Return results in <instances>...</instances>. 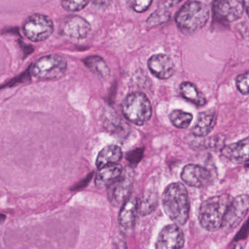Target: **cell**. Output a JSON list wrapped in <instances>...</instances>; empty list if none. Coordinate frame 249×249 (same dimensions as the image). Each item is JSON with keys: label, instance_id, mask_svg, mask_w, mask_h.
Segmentation results:
<instances>
[{"label": "cell", "instance_id": "obj_1", "mask_svg": "<svg viewBox=\"0 0 249 249\" xmlns=\"http://www.w3.org/2000/svg\"><path fill=\"white\" fill-rule=\"evenodd\" d=\"M162 206L167 216L178 226L187 222L190 211L189 193L183 183H170L162 195Z\"/></svg>", "mask_w": 249, "mask_h": 249}, {"label": "cell", "instance_id": "obj_2", "mask_svg": "<svg viewBox=\"0 0 249 249\" xmlns=\"http://www.w3.org/2000/svg\"><path fill=\"white\" fill-rule=\"evenodd\" d=\"M209 17V8L205 3L188 1L178 11L175 21L182 33L192 35L205 27Z\"/></svg>", "mask_w": 249, "mask_h": 249}, {"label": "cell", "instance_id": "obj_3", "mask_svg": "<svg viewBox=\"0 0 249 249\" xmlns=\"http://www.w3.org/2000/svg\"><path fill=\"white\" fill-rule=\"evenodd\" d=\"M232 196L227 194L212 196L201 205L199 221L207 231H215L222 227L227 209L232 200Z\"/></svg>", "mask_w": 249, "mask_h": 249}, {"label": "cell", "instance_id": "obj_4", "mask_svg": "<svg viewBox=\"0 0 249 249\" xmlns=\"http://www.w3.org/2000/svg\"><path fill=\"white\" fill-rule=\"evenodd\" d=\"M122 111L129 122L137 126H142L151 119L152 106L145 94L134 92L124 100Z\"/></svg>", "mask_w": 249, "mask_h": 249}, {"label": "cell", "instance_id": "obj_5", "mask_svg": "<svg viewBox=\"0 0 249 249\" xmlns=\"http://www.w3.org/2000/svg\"><path fill=\"white\" fill-rule=\"evenodd\" d=\"M68 62L63 56L49 54L39 58L32 67V75L40 80L57 79L65 75Z\"/></svg>", "mask_w": 249, "mask_h": 249}, {"label": "cell", "instance_id": "obj_6", "mask_svg": "<svg viewBox=\"0 0 249 249\" xmlns=\"http://www.w3.org/2000/svg\"><path fill=\"white\" fill-rule=\"evenodd\" d=\"M54 30V25L50 17L36 14L29 17L23 24V33L33 42L47 40Z\"/></svg>", "mask_w": 249, "mask_h": 249}, {"label": "cell", "instance_id": "obj_7", "mask_svg": "<svg viewBox=\"0 0 249 249\" xmlns=\"http://www.w3.org/2000/svg\"><path fill=\"white\" fill-rule=\"evenodd\" d=\"M133 189V176L129 170H124L119 178L107 187V196L114 207H121L129 197Z\"/></svg>", "mask_w": 249, "mask_h": 249}, {"label": "cell", "instance_id": "obj_8", "mask_svg": "<svg viewBox=\"0 0 249 249\" xmlns=\"http://www.w3.org/2000/svg\"><path fill=\"white\" fill-rule=\"evenodd\" d=\"M249 208V199L247 195H242L233 198L227 209L221 228L233 230L247 215Z\"/></svg>", "mask_w": 249, "mask_h": 249}, {"label": "cell", "instance_id": "obj_9", "mask_svg": "<svg viewBox=\"0 0 249 249\" xmlns=\"http://www.w3.org/2000/svg\"><path fill=\"white\" fill-rule=\"evenodd\" d=\"M185 237L177 224H169L163 227L157 237L156 248L158 249H181L184 246Z\"/></svg>", "mask_w": 249, "mask_h": 249}, {"label": "cell", "instance_id": "obj_10", "mask_svg": "<svg viewBox=\"0 0 249 249\" xmlns=\"http://www.w3.org/2000/svg\"><path fill=\"white\" fill-rule=\"evenodd\" d=\"M180 177L186 184L195 188L208 186L213 179L208 169L193 164H187L183 167Z\"/></svg>", "mask_w": 249, "mask_h": 249}, {"label": "cell", "instance_id": "obj_11", "mask_svg": "<svg viewBox=\"0 0 249 249\" xmlns=\"http://www.w3.org/2000/svg\"><path fill=\"white\" fill-rule=\"evenodd\" d=\"M61 30L66 37L82 40L88 36L91 31V26L83 17L78 15H70L64 19Z\"/></svg>", "mask_w": 249, "mask_h": 249}, {"label": "cell", "instance_id": "obj_12", "mask_svg": "<svg viewBox=\"0 0 249 249\" xmlns=\"http://www.w3.org/2000/svg\"><path fill=\"white\" fill-rule=\"evenodd\" d=\"M150 72L159 79L167 80L175 72V65L170 56L163 53L154 54L148 61Z\"/></svg>", "mask_w": 249, "mask_h": 249}, {"label": "cell", "instance_id": "obj_13", "mask_svg": "<svg viewBox=\"0 0 249 249\" xmlns=\"http://www.w3.org/2000/svg\"><path fill=\"white\" fill-rule=\"evenodd\" d=\"M214 11L220 19L226 22H232L243 17L244 9L238 0H227L214 2Z\"/></svg>", "mask_w": 249, "mask_h": 249}, {"label": "cell", "instance_id": "obj_14", "mask_svg": "<svg viewBox=\"0 0 249 249\" xmlns=\"http://www.w3.org/2000/svg\"><path fill=\"white\" fill-rule=\"evenodd\" d=\"M140 199L129 197L122 205L119 215V223L124 231H132L136 222L137 215L140 211Z\"/></svg>", "mask_w": 249, "mask_h": 249}, {"label": "cell", "instance_id": "obj_15", "mask_svg": "<svg viewBox=\"0 0 249 249\" xmlns=\"http://www.w3.org/2000/svg\"><path fill=\"white\" fill-rule=\"evenodd\" d=\"M249 138H246L238 142L223 147L221 154L231 162L243 164L249 162Z\"/></svg>", "mask_w": 249, "mask_h": 249}, {"label": "cell", "instance_id": "obj_16", "mask_svg": "<svg viewBox=\"0 0 249 249\" xmlns=\"http://www.w3.org/2000/svg\"><path fill=\"white\" fill-rule=\"evenodd\" d=\"M123 171V167L118 163L108 164L98 169L95 178L96 186L100 189L108 187L121 177Z\"/></svg>", "mask_w": 249, "mask_h": 249}, {"label": "cell", "instance_id": "obj_17", "mask_svg": "<svg viewBox=\"0 0 249 249\" xmlns=\"http://www.w3.org/2000/svg\"><path fill=\"white\" fill-rule=\"evenodd\" d=\"M216 123V113L215 110H206L198 115L197 120L192 129V132L195 136H207L212 132Z\"/></svg>", "mask_w": 249, "mask_h": 249}, {"label": "cell", "instance_id": "obj_18", "mask_svg": "<svg viewBox=\"0 0 249 249\" xmlns=\"http://www.w3.org/2000/svg\"><path fill=\"white\" fill-rule=\"evenodd\" d=\"M123 153L120 147L115 145H107L101 150L96 160L97 169L108 164H116L122 160Z\"/></svg>", "mask_w": 249, "mask_h": 249}, {"label": "cell", "instance_id": "obj_19", "mask_svg": "<svg viewBox=\"0 0 249 249\" xmlns=\"http://www.w3.org/2000/svg\"><path fill=\"white\" fill-rule=\"evenodd\" d=\"M180 94L188 101L195 106L202 107L206 104V99L204 94L192 83L186 81L180 85Z\"/></svg>", "mask_w": 249, "mask_h": 249}, {"label": "cell", "instance_id": "obj_20", "mask_svg": "<svg viewBox=\"0 0 249 249\" xmlns=\"http://www.w3.org/2000/svg\"><path fill=\"white\" fill-rule=\"evenodd\" d=\"M84 63L91 72L97 74L99 76L104 78L110 76V68L101 56L97 55L88 56L84 59Z\"/></svg>", "mask_w": 249, "mask_h": 249}, {"label": "cell", "instance_id": "obj_21", "mask_svg": "<svg viewBox=\"0 0 249 249\" xmlns=\"http://www.w3.org/2000/svg\"><path fill=\"white\" fill-rule=\"evenodd\" d=\"M170 122L173 126L179 129H186L190 126L193 116L192 113L180 110H175L170 113Z\"/></svg>", "mask_w": 249, "mask_h": 249}, {"label": "cell", "instance_id": "obj_22", "mask_svg": "<svg viewBox=\"0 0 249 249\" xmlns=\"http://www.w3.org/2000/svg\"><path fill=\"white\" fill-rule=\"evenodd\" d=\"M170 14L168 11L163 9L158 10L150 16L147 20V25L150 28L161 25L170 20Z\"/></svg>", "mask_w": 249, "mask_h": 249}, {"label": "cell", "instance_id": "obj_23", "mask_svg": "<svg viewBox=\"0 0 249 249\" xmlns=\"http://www.w3.org/2000/svg\"><path fill=\"white\" fill-rule=\"evenodd\" d=\"M90 0H61V5L68 12H78L85 8Z\"/></svg>", "mask_w": 249, "mask_h": 249}, {"label": "cell", "instance_id": "obj_24", "mask_svg": "<svg viewBox=\"0 0 249 249\" xmlns=\"http://www.w3.org/2000/svg\"><path fill=\"white\" fill-rule=\"evenodd\" d=\"M152 2L153 0H126L128 8L139 14L148 11Z\"/></svg>", "mask_w": 249, "mask_h": 249}, {"label": "cell", "instance_id": "obj_25", "mask_svg": "<svg viewBox=\"0 0 249 249\" xmlns=\"http://www.w3.org/2000/svg\"><path fill=\"white\" fill-rule=\"evenodd\" d=\"M236 87L243 95L249 94V72L240 74L236 78Z\"/></svg>", "mask_w": 249, "mask_h": 249}, {"label": "cell", "instance_id": "obj_26", "mask_svg": "<svg viewBox=\"0 0 249 249\" xmlns=\"http://www.w3.org/2000/svg\"><path fill=\"white\" fill-rule=\"evenodd\" d=\"M143 148H137V149L133 150L128 153L126 156V159L128 161L132 164H137L140 162L141 159L142 158L143 156Z\"/></svg>", "mask_w": 249, "mask_h": 249}, {"label": "cell", "instance_id": "obj_27", "mask_svg": "<svg viewBox=\"0 0 249 249\" xmlns=\"http://www.w3.org/2000/svg\"><path fill=\"white\" fill-rule=\"evenodd\" d=\"M166 7H173L181 2L182 0H162Z\"/></svg>", "mask_w": 249, "mask_h": 249}, {"label": "cell", "instance_id": "obj_28", "mask_svg": "<svg viewBox=\"0 0 249 249\" xmlns=\"http://www.w3.org/2000/svg\"><path fill=\"white\" fill-rule=\"evenodd\" d=\"M249 0H242V5L246 14H249Z\"/></svg>", "mask_w": 249, "mask_h": 249}, {"label": "cell", "instance_id": "obj_29", "mask_svg": "<svg viewBox=\"0 0 249 249\" xmlns=\"http://www.w3.org/2000/svg\"><path fill=\"white\" fill-rule=\"evenodd\" d=\"M93 2L97 5H104L107 3V0H93Z\"/></svg>", "mask_w": 249, "mask_h": 249}, {"label": "cell", "instance_id": "obj_30", "mask_svg": "<svg viewBox=\"0 0 249 249\" xmlns=\"http://www.w3.org/2000/svg\"><path fill=\"white\" fill-rule=\"evenodd\" d=\"M220 1H227V0H213V2H220Z\"/></svg>", "mask_w": 249, "mask_h": 249}]
</instances>
